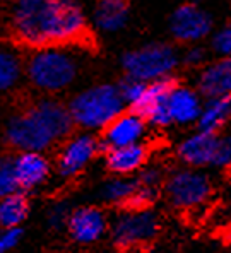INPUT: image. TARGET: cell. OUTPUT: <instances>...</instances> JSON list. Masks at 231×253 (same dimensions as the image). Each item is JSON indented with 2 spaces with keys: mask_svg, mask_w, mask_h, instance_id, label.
Returning <instances> with one entry per match:
<instances>
[{
  "mask_svg": "<svg viewBox=\"0 0 231 253\" xmlns=\"http://www.w3.org/2000/svg\"><path fill=\"white\" fill-rule=\"evenodd\" d=\"M9 26L17 42L35 50L81 43L88 36L83 7L69 0H19L10 9Z\"/></svg>",
  "mask_w": 231,
  "mask_h": 253,
  "instance_id": "cell-1",
  "label": "cell"
},
{
  "mask_svg": "<svg viewBox=\"0 0 231 253\" xmlns=\"http://www.w3.org/2000/svg\"><path fill=\"white\" fill-rule=\"evenodd\" d=\"M74 122L69 108L51 98H43L12 115L5 126V140L19 152H45L67 140Z\"/></svg>",
  "mask_w": 231,
  "mask_h": 253,
  "instance_id": "cell-2",
  "label": "cell"
},
{
  "mask_svg": "<svg viewBox=\"0 0 231 253\" xmlns=\"http://www.w3.org/2000/svg\"><path fill=\"white\" fill-rule=\"evenodd\" d=\"M79 60L67 46L40 48L26 62V77L36 89L48 94L60 92L74 84Z\"/></svg>",
  "mask_w": 231,
  "mask_h": 253,
  "instance_id": "cell-3",
  "label": "cell"
},
{
  "mask_svg": "<svg viewBox=\"0 0 231 253\" xmlns=\"http://www.w3.org/2000/svg\"><path fill=\"white\" fill-rule=\"evenodd\" d=\"M69 113L74 125L89 130H105L124 113L125 103L115 84H96L77 92L69 101Z\"/></svg>",
  "mask_w": 231,
  "mask_h": 253,
  "instance_id": "cell-4",
  "label": "cell"
},
{
  "mask_svg": "<svg viewBox=\"0 0 231 253\" xmlns=\"http://www.w3.org/2000/svg\"><path fill=\"white\" fill-rule=\"evenodd\" d=\"M180 55L168 43H149L136 50H130L122 57L127 77L140 83L171 79V74L180 63Z\"/></svg>",
  "mask_w": 231,
  "mask_h": 253,
  "instance_id": "cell-5",
  "label": "cell"
},
{
  "mask_svg": "<svg viewBox=\"0 0 231 253\" xmlns=\"http://www.w3.org/2000/svg\"><path fill=\"white\" fill-rule=\"evenodd\" d=\"M166 199L178 211H195L207 204L212 195V180L202 169L180 168L165 181Z\"/></svg>",
  "mask_w": 231,
  "mask_h": 253,
  "instance_id": "cell-6",
  "label": "cell"
},
{
  "mask_svg": "<svg viewBox=\"0 0 231 253\" xmlns=\"http://www.w3.org/2000/svg\"><path fill=\"white\" fill-rule=\"evenodd\" d=\"M159 215L152 209H124L111 222V240L122 250L147 245L159 233Z\"/></svg>",
  "mask_w": 231,
  "mask_h": 253,
  "instance_id": "cell-7",
  "label": "cell"
},
{
  "mask_svg": "<svg viewBox=\"0 0 231 253\" xmlns=\"http://www.w3.org/2000/svg\"><path fill=\"white\" fill-rule=\"evenodd\" d=\"M99 149L101 140L96 139L91 132H81L69 137L58 152L57 173L65 180L77 176L91 165Z\"/></svg>",
  "mask_w": 231,
  "mask_h": 253,
  "instance_id": "cell-8",
  "label": "cell"
},
{
  "mask_svg": "<svg viewBox=\"0 0 231 253\" xmlns=\"http://www.w3.org/2000/svg\"><path fill=\"white\" fill-rule=\"evenodd\" d=\"M170 33L177 42L197 44L212 33V16L197 3H184L170 16Z\"/></svg>",
  "mask_w": 231,
  "mask_h": 253,
  "instance_id": "cell-9",
  "label": "cell"
},
{
  "mask_svg": "<svg viewBox=\"0 0 231 253\" xmlns=\"http://www.w3.org/2000/svg\"><path fill=\"white\" fill-rule=\"evenodd\" d=\"M175 84L177 83L173 79H163L147 84L140 101L130 111H136L146 120V124L156 128H166L173 125L168 113V96Z\"/></svg>",
  "mask_w": 231,
  "mask_h": 253,
  "instance_id": "cell-10",
  "label": "cell"
},
{
  "mask_svg": "<svg viewBox=\"0 0 231 253\" xmlns=\"http://www.w3.org/2000/svg\"><path fill=\"white\" fill-rule=\"evenodd\" d=\"M147 124L136 111H124L103 130L101 147L106 151L140 144L146 137Z\"/></svg>",
  "mask_w": 231,
  "mask_h": 253,
  "instance_id": "cell-11",
  "label": "cell"
},
{
  "mask_svg": "<svg viewBox=\"0 0 231 253\" xmlns=\"http://www.w3.org/2000/svg\"><path fill=\"white\" fill-rule=\"evenodd\" d=\"M67 229L76 243L92 245L101 240L108 231V217L98 207L84 206L72 211Z\"/></svg>",
  "mask_w": 231,
  "mask_h": 253,
  "instance_id": "cell-12",
  "label": "cell"
},
{
  "mask_svg": "<svg viewBox=\"0 0 231 253\" xmlns=\"http://www.w3.org/2000/svg\"><path fill=\"white\" fill-rule=\"evenodd\" d=\"M219 135L197 130L190 133L180 142L177 149V156L187 168L200 169L214 165L216 151H218Z\"/></svg>",
  "mask_w": 231,
  "mask_h": 253,
  "instance_id": "cell-13",
  "label": "cell"
},
{
  "mask_svg": "<svg viewBox=\"0 0 231 253\" xmlns=\"http://www.w3.org/2000/svg\"><path fill=\"white\" fill-rule=\"evenodd\" d=\"M19 192H31L43 187L51 174V163L43 152H19L12 158Z\"/></svg>",
  "mask_w": 231,
  "mask_h": 253,
  "instance_id": "cell-14",
  "label": "cell"
},
{
  "mask_svg": "<svg viewBox=\"0 0 231 253\" xmlns=\"http://www.w3.org/2000/svg\"><path fill=\"white\" fill-rule=\"evenodd\" d=\"M202 96L197 89L185 84H175L168 96V113L171 124L192 125L197 124L202 113Z\"/></svg>",
  "mask_w": 231,
  "mask_h": 253,
  "instance_id": "cell-15",
  "label": "cell"
},
{
  "mask_svg": "<svg viewBox=\"0 0 231 253\" xmlns=\"http://www.w3.org/2000/svg\"><path fill=\"white\" fill-rule=\"evenodd\" d=\"M197 91L206 99L231 96V58L206 63L197 77Z\"/></svg>",
  "mask_w": 231,
  "mask_h": 253,
  "instance_id": "cell-16",
  "label": "cell"
},
{
  "mask_svg": "<svg viewBox=\"0 0 231 253\" xmlns=\"http://www.w3.org/2000/svg\"><path fill=\"white\" fill-rule=\"evenodd\" d=\"M149 149L144 142L120 149H111L105 154V166L113 176H132L146 168Z\"/></svg>",
  "mask_w": 231,
  "mask_h": 253,
  "instance_id": "cell-17",
  "label": "cell"
},
{
  "mask_svg": "<svg viewBox=\"0 0 231 253\" xmlns=\"http://www.w3.org/2000/svg\"><path fill=\"white\" fill-rule=\"evenodd\" d=\"M92 19L98 29L105 33H117L129 22V3L122 0H101L94 7Z\"/></svg>",
  "mask_w": 231,
  "mask_h": 253,
  "instance_id": "cell-18",
  "label": "cell"
},
{
  "mask_svg": "<svg viewBox=\"0 0 231 253\" xmlns=\"http://www.w3.org/2000/svg\"><path fill=\"white\" fill-rule=\"evenodd\" d=\"M231 120V96L209 98L204 101L197 126L202 132L218 133Z\"/></svg>",
  "mask_w": 231,
  "mask_h": 253,
  "instance_id": "cell-19",
  "label": "cell"
},
{
  "mask_svg": "<svg viewBox=\"0 0 231 253\" xmlns=\"http://www.w3.org/2000/svg\"><path fill=\"white\" fill-rule=\"evenodd\" d=\"M139 183H137V178L134 176H113L108 181H105L101 187V199L106 204L111 206H118L129 209L130 204H132L134 197L137 193Z\"/></svg>",
  "mask_w": 231,
  "mask_h": 253,
  "instance_id": "cell-20",
  "label": "cell"
},
{
  "mask_svg": "<svg viewBox=\"0 0 231 253\" xmlns=\"http://www.w3.org/2000/svg\"><path fill=\"white\" fill-rule=\"evenodd\" d=\"M29 214V200L26 193L16 192L0 199V229H16Z\"/></svg>",
  "mask_w": 231,
  "mask_h": 253,
  "instance_id": "cell-21",
  "label": "cell"
},
{
  "mask_svg": "<svg viewBox=\"0 0 231 253\" xmlns=\"http://www.w3.org/2000/svg\"><path fill=\"white\" fill-rule=\"evenodd\" d=\"M24 65L16 50L9 46H0V94L9 92L19 84Z\"/></svg>",
  "mask_w": 231,
  "mask_h": 253,
  "instance_id": "cell-22",
  "label": "cell"
},
{
  "mask_svg": "<svg viewBox=\"0 0 231 253\" xmlns=\"http://www.w3.org/2000/svg\"><path fill=\"white\" fill-rule=\"evenodd\" d=\"M19 192V185L14 173V165L10 158H0V199Z\"/></svg>",
  "mask_w": 231,
  "mask_h": 253,
  "instance_id": "cell-23",
  "label": "cell"
},
{
  "mask_svg": "<svg viewBox=\"0 0 231 253\" xmlns=\"http://www.w3.org/2000/svg\"><path fill=\"white\" fill-rule=\"evenodd\" d=\"M146 87H147L146 83L130 79V77H125V79L118 84V91H120L122 99H124L125 105L130 106V110H132V108L140 101V98H142Z\"/></svg>",
  "mask_w": 231,
  "mask_h": 253,
  "instance_id": "cell-24",
  "label": "cell"
},
{
  "mask_svg": "<svg viewBox=\"0 0 231 253\" xmlns=\"http://www.w3.org/2000/svg\"><path fill=\"white\" fill-rule=\"evenodd\" d=\"M137 181H139L140 187L152 190V192L158 193L161 185L165 183V174H163V169L159 166L152 165V166H146L139 174H137Z\"/></svg>",
  "mask_w": 231,
  "mask_h": 253,
  "instance_id": "cell-25",
  "label": "cell"
},
{
  "mask_svg": "<svg viewBox=\"0 0 231 253\" xmlns=\"http://www.w3.org/2000/svg\"><path fill=\"white\" fill-rule=\"evenodd\" d=\"M211 46L219 58H231V24L223 26L212 35Z\"/></svg>",
  "mask_w": 231,
  "mask_h": 253,
  "instance_id": "cell-26",
  "label": "cell"
},
{
  "mask_svg": "<svg viewBox=\"0 0 231 253\" xmlns=\"http://www.w3.org/2000/svg\"><path fill=\"white\" fill-rule=\"evenodd\" d=\"M70 214H72V211H70L69 204L57 202L48 209L46 221H48V224H50V228L62 229V228H67V224H69Z\"/></svg>",
  "mask_w": 231,
  "mask_h": 253,
  "instance_id": "cell-27",
  "label": "cell"
},
{
  "mask_svg": "<svg viewBox=\"0 0 231 253\" xmlns=\"http://www.w3.org/2000/svg\"><path fill=\"white\" fill-rule=\"evenodd\" d=\"M206 60H207V51L200 44H190L187 50L184 51L180 62H184V65L195 69V67H202Z\"/></svg>",
  "mask_w": 231,
  "mask_h": 253,
  "instance_id": "cell-28",
  "label": "cell"
},
{
  "mask_svg": "<svg viewBox=\"0 0 231 253\" xmlns=\"http://www.w3.org/2000/svg\"><path fill=\"white\" fill-rule=\"evenodd\" d=\"M216 168H231V135L219 137L218 151H216L214 165Z\"/></svg>",
  "mask_w": 231,
  "mask_h": 253,
  "instance_id": "cell-29",
  "label": "cell"
},
{
  "mask_svg": "<svg viewBox=\"0 0 231 253\" xmlns=\"http://www.w3.org/2000/svg\"><path fill=\"white\" fill-rule=\"evenodd\" d=\"M22 238L21 228L16 229H0V253H9L19 245Z\"/></svg>",
  "mask_w": 231,
  "mask_h": 253,
  "instance_id": "cell-30",
  "label": "cell"
}]
</instances>
